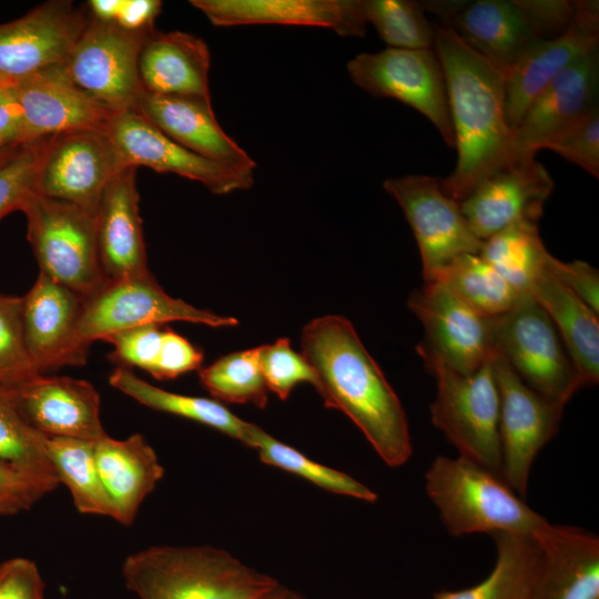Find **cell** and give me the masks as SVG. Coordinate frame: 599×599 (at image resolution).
Listing matches in <instances>:
<instances>
[{
	"instance_id": "obj_13",
	"label": "cell",
	"mask_w": 599,
	"mask_h": 599,
	"mask_svg": "<svg viewBox=\"0 0 599 599\" xmlns=\"http://www.w3.org/2000/svg\"><path fill=\"white\" fill-rule=\"evenodd\" d=\"M493 366L499 394L501 477L522 497L536 456L559 429L564 407L528 387L497 352Z\"/></svg>"
},
{
	"instance_id": "obj_35",
	"label": "cell",
	"mask_w": 599,
	"mask_h": 599,
	"mask_svg": "<svg viewBox=\"0 0 599 599\" xmlns=\"http://www.w3.org/2000/svg\"><path fill=\"white\" fill-rule=\"evenodd\" d=\"M479 255L514 288L528 293L546 270L550 253L544 245L538 223H515L484 241Z\"/></svg>"
},
{
	"instance_id": "obj_5",
	"label": "cell",
	"mask_w": 599,
	"mask_h": 599,
	"mask_svg": "<svg viewBox=\"0 0 599 599\" xmlns=\"http://www.w3.org/2000/svg\"><path fill=\"white\" fill-rule=\"evenodd\" d=\"M425 490L456 537L532 536L546 522L499 475L461 456L436 457L425 474Z\"/></svg>"
},
{
	"instance_id": "obj_33",
	"label": "cell",
	"mask_w": 599,
	"mask_h": 599,
	"mask_svg": "<svg viewBox=\"0 0 599 599\" xmlns=\"http://www.w3.org/2000/svg\"><path fill=\"white\" fill-rule=\"evenodd\" d=\"M45 438L23 417L11 389L0 387V461L24 477L42 496L60 484Z\"/></svg>"
},
{
	"instance_id": "obj_4",
	"label": "cell",
	"mask_w": 599,
	"mask_h": 599,
	"mask_svg": "<svg viewBox=\"0 0 599 599\" xmlns=\"http://www.w3.org/2000/svg\"><path fill=\"white\" fill-rule=\"evenodd\" d=\"M424 11L451 30L506 74L537 41L556 37L571 23L577 1L426 0Z\"/></svg>"
},
{
	"instance_id": "obj_39",
	"label": "cell",
	"mask_w": 599,
	"mask_h": 599,
	"mask_svg": "<svg viewBox=\"0 0 599 599\" xmlns=\"http://www.w3.org/2000/svg\"><path fill=\"white\" fill-rule=\"evenodd\" d=\"M365 20L380 39L394 49H432L434 23L419 1L362 0Z\"/></svg>"
},
{
	"instance_id": "obj_52",
	"label": "cell",
	"mask_w": 599,
	"mask_h": 599,
	"mask_svg": "<svg viewBox=\"0 0 599 599\" xmlns=\"http://www.w3.org/2000/svg\"><path fill=\"white\" fill-rule=\"evenodd\" d=\"M261 599H307L304 595L284 585L278 586Z\"/></svg>"
},
{
	"instance_id": "obj_28",
	"label": "cell",
	"mask_w": 599,
	"mask_h": 599,
	"mask_svg": "<svg viewBox=\"0 0 599 599\" xmlns=\"http://www.w3.org/2000/svg\"><path fill=\"white\" fill-rule=\"evenodd\" d=\"M210 67V50L201 38L154 30L141 49L139 77L148 93L211 99Z\"/></svg>"
},
{
	"instance_id": "obj_49",
	"label": "cell",
	"mask_w": 599,
	"mask_h": 599,
	"mask_svg": "<svg viewBox=\"0 0 599 599\" xmlns=\"http://www.w3.org/2000/svg\"><path fill=\"white\" fill-rule=\"evenodd\" d=\"M23 119L12 82L0 83V148L24 144Z\"/></svg>"
},
{
	"instance_id": "obj_53",
	"label": "cell",
	"mask_w": 599,
	"mask_h": 599,
	"mask_svg": "<svg viewBox=\"0 0 599 599\" xmlns=\"http://www.w3.org/2000/svg\"><path fill=\"white\" fill-rule=\"evenodd\" d=\"M20 146L0 148V164L7 161L9 158H11Z\"/></svg>"
},
{
	"instance_id": "obj_24",
	"label": "cell",
	"mask_w": 599,
	"mask_h": 599,
	"mask_svg": "<svg viewBox=\"0 0 599 599\" xmlns=\"http://www.w3.org/2000/svg\"><path fill=\"white\" fill-rule=\"evenodd\" d=\"M191 4L215 27H321L343 37H363L367 26L362 0H192Z\"/></svg>"
},
{
	"instance_id": "obj_20",
	"label": "cell",
	"mask_w": 599,
	"mask_h": 599,
	"mask_svg": "<svg viewBox=\"0 0 599 599\" xmlns=\"http://www.w3.org/2000/svg\"><path fill=\"white\" fill-rule=\"evenodd\" d=\"M599 3L577 1L576 14L560 34L534 43L506 74V121L512 131L528 105L559 73L598 49Z\"/></svg>"
},
{
	"instance_id": "obj_54",
	"label": "cell",
	"mask_w": 599,
	"mask_h": 599,
	"mask_svg": "<svg viewBox=\"0 0 599 599\" xmlns=\"http://www.w3.org/2000/svg\"><path fill=\"white\" fill-rule=\"evenodd\" d=\"M2 82H6V81H2V80L0 79V83H2Z\"/></svg>"
},
{
	"instance_id": "obj_47",
	"label": "cell",
	"mask_w": 599,
	"mask_h": 599,
	"mask_svg": "<svg viewBox=\"0 0 599 599\" xmlns=\"http://www.w3.org/2000/svg\"><path fill=\"white\" fill-rule=\"evenodd\" d=\"M0 599H44V581L34 561L16 557L0 564Z\"/></svg>"
},
{
	"instance_id": "obj_22",
	"label": "cell",
	"mask_w": 599,
	"mask_h": 599,
	"mask_svg": "<svg viewBox=\"0 0 599 599\" xmlns=\"http://www.w3.org/2000/svg\"><path fill=\"white\" fill-rule=\"evenodd\" d=\"M10 389L23 417L44 436L95 441L106 435L99 393L84 379L38 375Z\"/></svg>"
},
{
	"instance_id": "obj_26",
	"label": "cell",
	"mask_w": 599,
	"mask_h": 599,
	"mask_svg": "<svg viewBox=\"0 0 599 599\" xmlns=\"http://www.w3.org/2000/svg\"><path fill=\"white\" fill-rule=\"evenodd\" d=\"M101 268L108 281L145 274L146 248L139 209L136 167H123L106 186L95 212Z\"/></svg>"
},
{
	"instance_id": "obj_17",
	"label": "cell",
	"mask_w": 599,
	"mask_h": 599,
	"mask_svg": "<svg viewBox=\"0 0 599 599\" xmlns=\"http://www.w3.org/2000/svg\"><path fill=\"white\" fill-rule=\"evenodd\" d=\"M87 22L72 1L51 0L0 24V79L14 82L64 63Z\"/></svg>"
},
{
	"instance_id": "obj_25",
	"label": "cell",
	"mask_w": 599,
	"mask_h": 599,
	"mask_svg": "<svg viewBox=\"0 0 599 599\" xmlns=\"http://www.w3.org/2000/svg\"><path fill=\"white\" fill-rule=\"evenodd\" d=\"M136 111L190 151L254 173V160L223 131L214 115L211 99L143 91Z\"/></svg>"
},
{
	"instance_id": "obj_12",
	"label": "cell",
	"mask_w": 599,
	"mask_h": 599,
	"mask_svg": "<svg viewBox=\"0 0 599 599\" xmlns=\"http://www.w3.org/2000/svg\"><path fill=\"white\" fill-rule=\"evenodd\" d=\"M152 32H131L89 17L65 70L75 85L106 108L136 110L143 92L140 52Z\"/></svg>"
},
{
	"instance_id": "obj_18",
	"label": "cell",
	"mask_w": 599,
	"mask_h": 599,
	"mask_svg": "<svg viewBox=\"0 0 599 599\" xmlns=\"http://www.w3.org/2000/svg\"><path fill=\"white\" fill-rule=\"evenodd\" d=\"M599 51L559 73L526 109L511 136V160L535 159L598 103Z\"/></svg>"
},
{
	"instance_id": "obj_9",
	"label": "cell",
	"mask_w": 599,
	"mask_h": 599,
	"mask_svg": "<svg viewBox=\"0 0 599 599\" xmlns=\"http://www.w3.org/2000/svg\"><path fill=\"white\" fill-rule=\"evenodd\" d=\"M182 321L210 327H233L238 321L207 309H200L165 293L148 272L122 280L108 281L83 300L75 329V348L87 359L89 346L98 339L125 329L164 325Z\"/></svg>"
},
{
	"instance_id": "obj_46",
	"label": "cell",
	"mask_w": 599,
	"mask_h": 599,
	"mask_svg": "<svg viewBox=\"0 0 599 599\" xmlns=\"http://www.w3.org/2000/svg\"><path fill=\"white\" fill-rule=\"evenodd\" d=\"M546 271L559 283L599 312V272L582 261L562 262L550 254Z\"/></svg>"
},
{
	"instance_id": "obj_15",
	"label": "cell",
	"mask_w": 599,
	"mask_h": 599,
	"mask_svg": "<svg viewBox=\"0 0 599 599\" xmlns=\"http://www.w3.org/2000/svg\"><path fill=\"white\" fill-rule=\"evenodd\" d=\"M123 167L104 132L54 135L41 162L37 193L95 213L106 186Z\"/></svg>"
},
{
	"instance_id": "obj_21",
	"label": "cell",
	"mask_w": 599,
	"mask_h": 599,
	"mask_svg": "<svg viewBox=\"0 0 599 599\" xmlns=\"http://www.w3.org/2000/svg\"><path fill=\"white\" fill-rule=\"evenodd\" d=\"M552 189L536 159L515 161L485 177L460 207L473 233L485 241L515 223H538Z\"/></svg>"
},
{
	"instance_id": "obj_48",
	"label": "cell",
	"mask_w": 599,
	"mask_h": 599,
	"mask_svg": "<svg viewBox=\"0 0 599 599\" xmlns=\"http://www.w3.org/2000/svg\"><path fill=\"white\" fill-rule=\"evenodd\" d=\"M42 497L24 477L0 461V516L28 510Z\"/></svg>"
},
{
	"instance_id": "obj_11",
	"label": "cell",
	"mask_w": 599,
	"mask_h": 599,
	"mask_svg": "<svg viewBox=\"0 0 599 599\" xmlns=\"http://www.w3.org/2000/svg\"><path fill=\"white\" fill-rule=\"evenodd\" d=\"M383 186L413 230L425 283L436 282L457 257L480 253L484 241L473 233L460 203L443 192L438 179L409 174L387 179Z\"/></svg>"
},
{
	"instance_id": "obj_37",
	"label": "cell",
	"mask_w": 599,
	"mask_h": 599,
	"mask_svg": "<svg viewBox=\"0 0 599 599\" xmlns=\"http://www.w3.org/2000/svg\"><path fill=\"white\" fill-rule=\"evenodd\" d=\"M251 448L264 464L295 474L317 487L363 501L375 502L378 495L346 473L314 461L297 449L277 440L255 425Z\"/></svg>"
},
{
	"instance_id": "obj_27",
	"label": "cell",
	"mask_w": 599,
	"mask_h": 599,
	"mask_svg": "<svg viewBox=\"0 0 599 599\" xmlns=\"http://www.w3.org/2000/svg\"><path fill=\"white\" fill-rule=\"evenodd\" d=\"M542 564L535 599H599V538L546 522L532 535Z\"/></svg>"
},
{
	"instance_id": "obj_10",
	"label": "cell",
	"mask_w": 599,
	"mask_h": 599,
	"mask_svg": "<svg viewBox=\"0 0 599 599\" xmlns=\"http://www.w3.org/2000/svg\"><path fill=\"white\" fill-rule=\"evenodd\" d=\"M352 81L377 98H392L425 115L448 146H455L444 72L434 49L387 48L347 63Z\"/></svg>"
},
{
	"instance_id": "obj_31",
	"label": "cell",
	"mask_w": 599,
	"mask_h": 599,
	"mask_svg": "<svg viewBox=\"0 0 599 599\" xmlns=\"http://www.w3.org/2000/svg\"><path fill=\"white\" fill-rule=\"evenodd\" d=\"M496 561L479 583L458 591H438L434 599H535L542 556L532 536L509 532L491 535Z\"/></svg>"
},
{
	"instance_id": "obj_38",
	"label": "cell",
	"mask_w": 599,
	"mask_h": 599,
	"mask_svg": "<svg viewBox=\"0 0 599 599\" xmlns=\"http://www.w3.org/2000/svg\"><path fill=\"white\" fill-rule=\"evenodd\" d=\"M204 388L215 398L230 404H252L265 408L268 389L258 356V347L234 352L199 370Z\"/></svg>"
},
{
	"instance_id": "obj_42",
	"label": "cell",
	"mask_w": 599,
	"mask_h": 599,
	"mask_svg": "<svg viewBox=\"0 0 599 599\" xmlns=\"http://www.w3.org/2000/svg\"><path fill=\"white\" fill-rule=\"evenodd\" d=\"M261 370L268 392L285 400L300 383L316 386V376L305 357L295 352L290 339L258 346Z\"/></svg>"
},
{
	"instance_id": "obj_43",
	"label": "cell",
	"mask_w": 599,
	"mask_h": 599,
	"mask_svg": "<svg viewBox=\"0 0 599 599\" xmlns=\"http://www.w3.org/2000/svg\"><path fill=\"white\" fill-rule=\"evenodd\" d=\"M546 149L599 175V108L592 106L576 124L552 141Z\"/></svg>"
},
{
	"instance_id": "obj_30",
	"label": "cell",
	"mask_w": 599,
	"mask_h": 599,
	"mask_svg": "<svg viewBox=\"0 0 599 599\" xmlns=\"http://www.w3.org/2000/svg\"><path fill=\"white\" fill-rule=\"evenodd\" d=\"M554 323L572 362L580 388L599 380L598 313L559 283L546 270L528 292Z\"/></svg>"
},
{
	"instance_id": "obj_50",
	"label": "cell",
	"mask_w": 599,
	"mask_h": 599,
	"mask_svg": "<svg viewBox=\"0 0 599 599\" xmlns=\"http://www.w3.org/2000/svg\"><path fill=\"white\" fill-rule=\"evenodd\" d=\"M161 9L160 0H123L114 24L126 31L149 33L155 30L154 22Z\"/></svg>"
},
{
	"instance_id": "obj_1",
	"label": "cell",
	"mask_w": 599,
	"mask_h": 599,
	"mask_svg": "<svg viewBox=\"0 0 599 599\" xmlns=\"http://www.w3.org/2000/svg\"><path fill=\"white\" fill-rule=\"evenodd\" d=\"M301 348L324 405L343 412L387 466L405 465L413 454L405 410L353 324L339 315L316 317L304 326Z\"/></svg>"
},
{
	"instance_id": "obj_36",
	"label": "cell",
	"mask_w": 599,
	"mask_h": 599,
	"mask_svg": "<svg viewBox=\"0 0 599 599\" xmlns=\"http://www.w3.org/2000/svg\"><path fill=\"white\" fill-rule=\"evenodd\" d=\"M436 282L487 317L506 313L524 294L504 280L479 254L457 257Z\"/></svg>"
},
{
	"instance_id": "obj_19",
	"label": "cell",
	"mask_w": 599,
	"mask_h": 599,
	"mask_svg": "<svg viewBox=\"0 0 599 599\" xmlns=\"http://www.w3.org/2000/svg\"><path fill=\"white\" fill-rule=\"evenodd\" d=\"M12 83L22 111L26 143L77 131L105 132L115 113L75 85L64 63Z\"/></svg>"
},
{
	"instance_id": "obj_7",
	"label": "cell",
	"mask_w": 599,
	"mask_h": 599,
	"mask_svg": "<svg viewBox=\"0 0 599 599\" xmlns=\"http://www.w3.org/2000/svg\"><path fill=\"white\" fill-rule=\"evenodd\" d=\"M40 273L83 298L106 282L101 268L95 213L32 193L21 210Z\"/></svg>"
},
{
	"instance_id": "obj_32",
	"label": "cell",
	"mask_w": 599,
	"mask_h": 599,
	"mask_svg": "<svg viewBox=\"0 0 599 599\" xmlns=\"http://www.w3.org/2000/svg\"><path fill=\"white\" fill-rule=\"evenodd\" d=\"M109 383L149 408L197 422L247 447L252 445L255 424L240 418L219 400L164 390L139 378L131 368L123 366H119L110 374Z\"/></svg>"
},
{
	"instance_id": "obj_3",
	"label": "cell",
	"mask_w": 599,
	"mask_h": 599,
	"mask_svg": "<svg viewBox=\"0 0 599 599\" xmlns=\"http://www.w3.org/2000/svg\"><path fill=\"white\" fill-rule=\"evenodd\" d=\"M125 586L140 599H261L278 581L211 546H153L129 555Z\"/></svg>"
},
{
	"instance_id": "obj_16",
	"label": "cell",
	"mask_w": 599,
	"mask_h": 599,
	"mask_svg": "<svg viewBox=\"0 0 599 599\" xmlns=\"http://www.w3.org/2000/svg\"><path fill=\"white\" fill-rule=\"evenodd\" d=\"M408 308L425 328L420 343L451 369L468 375L494 354L493 318L458 298L438 282L410 293Z\"/></svg>"
},
{
	"instance_id": "obj_6",
	"label": "cell",
	"mask_w": 599,
	"mask_h": 599,
	"mask_svg": "<svg viewBox=\"0 0 599 599\" xmlns=\"http://www.w3.org/2000/svg\"><path fill=\"white\" fill-rule=\"evenodd\" d=\"M416 349L436 380V397L430 405L433 425L456 447L459 456L501 477L499 394L494 354L477 370L464 375L448 367L422 344Z\"/></svg>"
},
{
	"instance_id": "obj_44",
	"label": "cell",
	"mask_w": 599,
	"mask_h": 599,
	"mask_svg": "<svg viewBox=\"0 0 599 599\" xmlns=\"http://www.w3.org/2000/svg\"><path fill=\"white\" fill-rule=\"evenodd\" d=\"M163 325H145L118 332L104 341L113 346L111 358L123 367H139L149 374L155 367Z\"/></svg>"
},
{
	"instance_id": "obj_51",
	"label": "cell",
	"mask_w": 599,
	"mask_h": 599,
	"mask_svg": "<svg viewBox=\"0 0 599 599\" xmlns=\"http://www.w3.org/2000/svg\"><path fill=\"white\" fill-rule=\"evenodd\" d=\"M123 6V0H90L87 3L90 18L114 23Z\"/></svg>"
},
{
	"instance_id": "obj_23",
	"label": "cell",
	"mask_w": 599,
	"mask_h": 599,
	"mask_svg": "<svg viewBox=\"0 0 599 599\" xmlns=\"http://www.w3.org/2000/svg\"><path fill=\"white\" fill-rule=\"evenodd\" d=\"M83 297L39 272L22 297V325L28 351L40 375L85 363L75 348Z\"/></svg>"
},
{
	"instance_id": "obj_45",
	"label": "cell",
	"mask_w": 599,
	"mask_h": 599,
	"mask_svg": "<svg viewBox=\"0 0 599 599\" xmlns=\"http://www.w3.org/2000/svg\"><path fill=\"white\" fill-rule=\"evenodd\" d=\"M203 352L176 332L164 328L158 362L151 375L156 379H174L199 369Z\"/></svg>"
},
{
	"instance_id": "obj_29",
	"label": "cell",
	"mask_w": 599,
	"mask_h": 599,
	"mask_svg": "<svg viewBox=\"0 0 599 599\" xmlns=\"http://www.w3.org/2000/svg\"><path fill=\"white\" fill-rule=\"evenodd\" d=\"M97 468L113 507V519L131 525L143 500L164 475V467L141 434L94 441Z\"/></svg>"
},
{
	"instance_id": "obj_14",
	"label": "cell",
	"mask_w": 599,
	"mask_h": 599,
	"mask_svg": "<svg viewBox=\"0 0 599 599\" xmlns=\"http://www.w3.org/2000/svg\"><path fill=\"white\" fill-rule=\"evenodd\" d=\"M124 166H145L203 184L214 194L253 185L254 173L236 170L199 155L179 144L136 110L115 112L105 129Z\"/></svg>"
},
{
	"instance_id": "obj_34",
	"label": "cell",
	"mask_w": 599,
	"mask_h": 599,
	"mask_svg": "<svg viewBox=\"0 0 599 599\" xmlns=\"http://www.w3.org/2000/svg\"><path fill=\"white\" fill-rule=\"evenodd\" d=\"M45 445L58 479L69 488L77 510L113 518V507L95 464L94 441L47 436Z\"/></svg>"
},
{
	"instance_id": "obj_40",
	"label": "cell",
	"mask_w": 599,
	"mask_h": 599,
	"mask_svg": "<svg viewBox=\"0 0 599 599\" xmlns=\"http://www.w3.org/2000/svg\"><path fill=\"white\" fill-rule=\"evenodd\" d=\"M22 297L0 295V387L16 388L40 375L27 347Z\"/></svg>"
},
{
	"instance_id": "obj_2",
	"label": "cell",
	"mask_w": 599,
	"mask_h": 599,
	"mask_svg": "<svg viewBox=\"0 0 599 599\" xmlns=\"http://www.w3.org/2000/svg\"><path fill=\"white\" fill-rule=\"evenodd\" d=\"M458 159L443 192L463 202L489 174L510 163L512 131L506 121V73L451 30L434 23Z\"/></svg>"
},
{
	"instance_id": "obj_41",
	"label": "cell",
	"mask_w": 599,
	"mask_h": 599,
	"mask_svg": "<svg viewBox=\"0 0 599 599\" xmlns=\"http://www.w3.org/2000/svg\"><path fill=\"white\" fill-rule=\"evenodd\" d=\"M50 138L22 144L0 164V220L12 211H20L26 200L37 192L39 171Z\"/></svg>"
},
{
	"instance_id": "obj_8",
	"label": "cell",
	"mask_w": 599,
	"mask_h": 599,
	"mask_svg": "<svg viewBox=\"0 0 599 599\" xmlns=\"http://www.w3.org/2000/svg\"><path fill=\"white\" fill-rule=\"evenodd\" d=\"M493 346L528 387L554 404L565 407L580 389L554 323L529 293L493 318Z\"/></svg>"
}]
</instances>
